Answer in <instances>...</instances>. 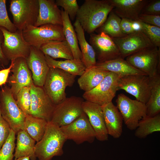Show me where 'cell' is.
I'll list each match as a JSON object with an SVG mask.
<instances>
[{"label": "cell", "mask_w": 160, "mask_h": 160, "mask_svg": "<svg viewBox=\"0 0 160 160\" xmlns=\"http://www.w3.org/2000/svg\"><path fill=\"white\" fill-rule=\"evenodd\" d=\"M112 38L119 50L121 57L123 59L143 49L154 46L141 30L135 31L121 38Z\"/></svg>", "instance_id": "15"}, {"label": "cell", "mask_w": 160, "mask_h": 160, "mask_svg": "<svg viewBox=\"0 0 160 160\" xmlns=\"http://www.w3.org/2000/svg\"><path fill=\"white\" fill-rule=\"evenodd\" d=\"M0 107L2 118L17 135L24 130L26 116L17 105L10 87L7 85L0 90Z\"/></svg>", "instance_id": "4"}, {"label": "cell", "mask_w": 160, "mask_h": 160, "mask_svg": "<svg viewBox=\"0 0 160 160\" xmlns=\"http://www.w3.org/2000/svg\"><path fill=\"white\" fill-rule=\"evenodd\" d=\"M11 128L1 117L0 119V150L7 139Z\"/></svg>", "instance_id": "40"}, {"label": "cell", "mask_w": 160, "mask_h": 160, "mask_svg": "<svg viewBox=\"0 0 160 160\" xmlns=\"http://www.w3.org/2000/svg\"><path fill=\"white\" fill-rule=\"evenodd\" d=\"M108 15L105 22L95 31L98 33H104L113 38H120L126 36L121 30V18L112 11Z\"/></svg>", "instance_id": "32"}, {"label": "cell", "mask_w": 160, "mask_h": 160, "mask_svg": "<svg viewBox=\"0 0 160 160\" xmlns=\"http://www.w3.org/2000/svg\"><path fill=\"white\" fill-rule=\"evenodd\" d=\"M114 6L112 11L121 19L139 21L144 7L150 0H110Z\"/></svg>", "instance_id": "20"}, {"label": "cell", "mask_w": 160, "mask_h": 160, "mask_svg": "<svg viewBox=\"0 0 160 160\" xmlns=\"http://www.w3.org/2000/svg\"><path fill=\"white\" fill-rule=\"evenodd\" d=\"M39 9L38 0H11L9 10L13 23L17 30L23 31L27 26L34 25Z\"/></svg>", "instance_id": "6"}, {"label": "cell", "mask_w": 160, "mask_h": 160, "mask_svg": "<svg viewBox=\"0 0 160 160\" xmlns=\"http://www.w3.org/2000/svg\"><path fill=\"white\" fill-rule=\"evenodd\" d=\"M89 41L96 55H97L98 61L97 63L121 57L119 50L112 38L104 33L90 34Z\"/></svg>", "instance_id": "14"}, {"label": "cell", "mask_w": 160, "mask_h": 160, "mask_svg": "<svg viewBox=\"0 0 160 160\" xmlns=\"http://www.w3.org/2000/svg\"><path fill=\"white\" fill-rule=\"evenodd\" d=\"M6 2V0H0V26L4 28L11 32H15L17 29L9 17Z\"/></svg>", "instance_id": "37"}, {"label": "cell", "mask_w": 160, "mask_h": 160, "mask_svg": "<svg viewBox=\"0 0 160 160\" xmlns=\"http://www.w3.org/2000/svg\"><path fill=\"white\" fill-rule=\"evenodd\" d=\"M60 128L67 140H72L78 145L85 142L92 143L96 138L95 131L84 112L70 124Z\"/></svg>", "instance_id": "13"}, {"label": "cell", "mask_w": 160, "mask_h": 160, "mask_svg": "<svg viewBox=\"0 0 160 160\" xmlns=\"http://www.w3.org/2000/svg\"><path fill=\"white\" fill-rule=\"evenodd\" d=\"M14 160H30V159L28 157H24L19 158Z\"/></svg>", "instance_id": "45"}, {"label": "cell", "mask_w": 160, "mask_h": 160, "mask_svg": "<svg viewBox=\"0 0 160 160\" xmlns=\"http://www.w3.org/2000/svg\"><path fill=\"white\" fill-rule=\"evenodd\" d=\"M76 76L58 68H50L43 87L54 105L66 98V88L73 85Z\"/></svg>", "instance_id": "3"}, {"label": "cell", "mask_w": 160, "mask_h": 160, "mask_svg": "<svg viewBox=\"0 0 160 160\" xmlns=\"http://www.w3.org/2000/svg\"><path fill=\"white\" fill-rule=\"evenodd\" d=\"M101 107L108 135L119 138L122 133L123 121L120 112L112 101Z\"/></svg>", "instance_id": "21"}, {"label": "cell", "mask_w": 160, "mask_h": 160, "mask_svg": "<svg viewBox=\"0 0 160 160\" xmlns=\"http://www.w3.org/2000/svg\"><path fill=\"white\" fill-rule=\"evenodd\" d=\"M135 130V135L140 139H144L154 132H159L160 113L154 117L144 116L139 121Z\"/></svg>", "instance_id": "31"}, {"label": "cell", "mask_w": 160, "mask_h": 160, "mask_svg": "<svg viewBox=\"0 0 160 160\" xmlns=\"http://www.w3.org/2000/svg\"><path fill=\"white\" fill-rule=\"evenodd\" d=\"M4 37L1 30L0 29V63L3 66L7 65L9 63L4 55L1 49V45L4 41Z\"/></svg>", "instance_id": "44"}, {"label": "cell", "mask_w": 160, "mask_h": 160, "mask_svg": "<svg viewBox=\"0 0 160 160\" xmlns=\"http://www.w3.org/2000/svg\"><path fill=\"white\" fill-rule=\"evenodd\" d=\"M126 60L150 78L160 75V48L154 46L144 49L128 56Z\"/></svg>", "instance_id": "5"}, {"label": "cell", "mask_w": 160, "mask_h": 160, "mask_svg": "<svg viewBox=\"0 0 160 160\" xmlns=\"http://www.w3.org/2000/svg\"><path fill=\"white\" fill-rule=\"evenodd\" d=\"M141 30L155 47H160V27L137 21Z\"/></svg>", "instance_id": "35"}, {"label": "cell", "mask_w": 160, "mask_h": 160, "mask_svg": "<svg viewBox=\"0 0 160 160\" xmlns=\"http://www.w3.org/2000/svg\"><path fill=\"white\" fill-rule=\"evenodd\" d=\"M26 60L31 73L33 84L36 86L43 87L50 69L44 55L39 49L31 46L30 55Z\"/></svg>", "instance_id": "18"}, {"label": "cell", "mask_w": 160, "mask_h": 160, "mask_svg": "<svg viewBox=\"0 0 160 160\" xmlns=\"http://www.w3.org/2000/svg\"><path fill=\"white\" fill-rule=\"evenodd\" d=\"M2 117L1 112V110H0V119Z\"/></svg>", "instance_id": "46"}, {"label": "cell", "mask_w": 160, "mask_h": 160, "mask_svg": "<svg viewBox=\"0 0 160 160\" xmlns=\"http://www.w3.org/2000/svg\"><path fill=\"white\" fill-rule=\"evenodd\" d=\"M78 44L81 48L82 58V61L86 68L95 66L96 63V54L92 47L86 41L84 31L79 21L76 20L73 24Z\"/></svg>", "instance_id": "24"}, {"label": "cell", "mask_w": 160, "mask_h": 160, "mask_svg": "<svg viewBox=\"0 0 160 160\" xmlns=\"http://www.w3.org/2000/svg\"><path fill=\"white\" fill-rule=\"evenodd\" d=\"M44 55L49 68H58L76 76H81L86 68L81 60L73 59L57 60L49 56Z\"/></svg>", "instance_id": "29"}, {"label": "cell", "mask_w": 160, "mask_h": 160, "mask_svg": "<svg viewBox=\"0 0 160 160\" xmlns=\"http://www.w3.org/2000/svg\"><path fill=\"white\" fill-rule=\"evenodd\" d=\"M116 102L127 128L131 131L135 130L139 121L146 115L145 104L137 100H132L123 93L118 95Z\"/></svg>", "instance_id": "9"}, {"label": "cell", "mask_w": 160, "mask_h": 160, "mask_svg": "<svg viewBox=\"0 0 160 160\" xmlns=\"http://www.w3.org/2000/svg\"><path fill=\"white\" fill-rule=\"evenodd\" d=\"M120 76L110 72L101 82L91 90L84 92L85 100L101 106L112 102L118 90V81Z\"/></svg>", "instance_id": "11"}, {"label": "cell", "mask_w": 160, "mask_h": 160, "mask_svg": "<svg viewBox=\"0 0 160 160\" xmlns=\"http://www.w3.org/2000/svg\"><path fill=\"white\" fill-rule=\"evenodd\" d=\"M141 13L160 15V0H150L143 8Z\"/></svg>", "instance_id": "39"}, {"label": "cell", "mask_w": 160, "mask_h": 160, "mask_svg": "<svg viewBox=\"0 0 160 160\" xmlns=\"http://www.w3.org/2000/svg\"><path fill=\"white\" fill-rule=\"evenodd\" d=\"M82 108L95 131V138L101 141L108 140V135L101 106L85 100L83 102Z\"/></svg>", "instance_id": "19"}, {"label": "cell", "mask_w": 160, "mask_h": 160, "mask_svg": "<svg viewBox=\"0 0 160 160\" xmlns=\"http://www.w3.org/2000/svg\"><path fill=\"white\" fill-rule=\"evenodd\" d=\"M31 87L23 88L18 92L16 99L17 104L25 116L30 115L31 97Z\"/></svg>", "instance_id": "34"}, {"label": "cell", "mask_w": 160, "mask_h": 160, "mask_svg": "<svg viewBox=\"0 0 160 160\" xmlns=\"http://www.w3.org/2000/svg\"><path fill=\"white\" fill-rule=\"evenodd\" d=\"M39 9L38 16L34 26L38 27L46 24L63 25L60 10L54 0H38Z\"/></svg>", "instance_id": "22"}, {"label": "cell", "mask_w": 160, "mask_h": 160, "mask_svg": "<svg viewBox=\"0 0 160 160\" xmlns=\"http://www.w3.org/2000/svg\"><path fill=\"white\" fill-rule=\"evenodd\" d=\"M22 33L25 41L30 46L39 49L44 43L52 40H65L63 25L46 24L38 27L30 25Z\"/></svg>", "instance_id": "7"}, {"label": "cell", "mask_w": 160, "mask_h": 160, "mask_svg": "<svg viewBox=\"0 0 160 160\" xmlns=\"http://www.w3.org/2000/svg\"><path fill=\"white\" fill-rule=\"evenodd\" d=\"M67 140L60 127L48 122L44 134L35 146V153L38 160H52L54 156H61Z\"/></svg>", "instance_id": "2"}, {"label": "cell", "mask_w": 160, "mask_h": 160, "mask_svg": "<svg viewBox=\"0 0 160 160\" xmlns=\"http://www.w3.org/2000/svg\"><path fill=\"white\" fill-rule=\"evenodd\" d=\"M11 71L12 74L8 77L7 82L16 100L20 89L26 87H31L33 84L32 74L26 59L23 57L18 58L14 60Z\"/></svg>", "instance_id": "17"}, {"label": "cell", "mask_w": 160, "mask_h": 160, "mask_svg": "<svg viewBox=\"0 0 160 160\" xmlns=\"http://www.w3.org/2000/svg\"><path fill=\"white\" fill-rule=\"evenodd\" d=\"M147 109L146 115L154 117L160 112V75L153 78L150 95L145 104Z\"/></svg>", "instance_id": "33"}, {"label": "cell", "mask_w": 160, "mask_h": 160, "mask_svg": "<svg viewBox=\"0 0 160 160\" xmlns=\"http://www.w3.org/2000/svg\"><path fill=\"white\" fill-rule=\"evenodd\" d=\"M55 2L67 12L70 19L72 20L75 19L79 7L76 0H56Z\"/></svg>", "instance_id": "38"}, {"label": "cell", "mask_w": 160, "mask_h": 160, "mask_svg": "<svg viewBox=\"0 0 160 160\" xmlns=\"http://www.w3.org/2000/svg\"><path fill=\"white\" fill-rule=\"evenodd\" d=\"M134 22L127 19H121L120 26L123 33L127 35L136 31L134 28Z\"/></svg>", "instance_id": "42"}, {"label": "cell", "mask_w": 160, "mask_h": 160, "mask_svg": "<svg viewBox=\"0 0 160 160\" xmlns=\"http://www.w3.org/2000/svg\"><path fill=\"white\" fill-rule=\"evenodd\" d=\"M153 78L145 74H132L120 78L118 90L122 89L135 97L136 100L145 104L149 98Z\"/></svg>", "instance_id": "8"}, {"label": "cell", "mask_w": 160, "mask_h": 160, "mask_svg": "<svg viewBox=\"0 0 160 160\" xmlns=\"http://www.w3.org/2000/svg\"><path fill=\"white\" fill-rule=\"evenodd\" d=\"M63 30L65 40L72 51L74 59L82 60V54L78 45L76 33L67 12L62 9Z\"/></svg>", "instance_id": "28"}, {"label": "cell", "mask_w": 160, "mask_h": 160, "mask_svg": "<svg viewBox=\"0 0 160 160\" xmlns=\"http://www.w3.org/2000/svg\"><path fill=\"white\" fill-rule=\"evenodd\" d=\"M31 103L30 115L51 121L55 105L45 92L43 87L36 86L33 84L31 86Z\"/></svg>", "instance_id": "16"}, {"label": "cell", "mask_w": 160, "mask_h": 160, "mask_svg": "<svg viewBox=\"0 0 160 160\" xmlns=\"http://www.w3.org/2000/svg\"><path fill=\"white\" fill-rule=\"evenodd\" d=\"M139 19L144 23L160 27V15L141 13Z\"/></svg>", "instance_id": "41"}, {"label": "cell", "mask_w": 160, "mask_h": 160, "mask_svg": "<svg viewBox=\"0 0 160 160\" xmlns=\"http://www.w3.org/2000/svg\"><path fill=\"white\" fill-rule=\"evenodd\" d=\"M84 101L82 98L75 96L66 97L55 105L50 121L60 127L70 124L84 113Z\"/></svg>", "instance_id": "10"}, {"label": "cell", "mask_w": 160, "mask_h": 160, "mask_svg": "<svg viewBox=\"0 0 160 160\" xmlns=\"http://www.w3.org/2000/svg\"></svg>", "instance_id": "47"}, {"label": "cell", "mask_w": 160, "mask_h": 160, "mask_svg": "<svg viewBox=\"0 0 160 160\" xmlns=\"http://www.w3.org/2000/svg\"><path fill=\"white\" fill-rule=\"evenodd\" d=\"M95 65L98 68L114 73L121 77L132 74H145L132 66L121 57L100 63Z\"/></svg>", "instance_id": "27"}, {"label": "cell", "mask_w": 160, "mask_h": 160, "mask_svg": "<svg viewBox=\"0 0 160 160\" xmlns=\"http://www.w3.org/2000/svg\"><path fill=\"white\" fill-rule=\"evenodd\" d=\"M14 60L11 61V64L8 68L0 71V86L5 84L7 81L9 74L14 65Z\"/></svg>", "instance_id": "43"}, {"label": "cell", "mask_w": 160, "mask_h": 160, "mask_svg": "<svg viewBox=\"0 0 160 160\" xmlns=\"http://www.w3.org/2000/svg\"><path fill=\"white\" fill-rule=\"evenodd\" d=\"M113 8L110 0H85L79 7L76 20L90 34L103 24Z\"/></svg>", "instance_id": "1"}, {"label": "cell", "mask_w": 160, "mask_h": 160, "mask_svg": "<svg viewBox=\"0 0 160 160\" xmlns=\"http://www.w3.org/2000/svg\"><path fill=\"white\" fill-rule=\"evenodd\" d=\"M109 72L95 65L86 68L78 79L77 83L81 89L88 92L97 86Z\"/></svg>", "instance_id": "23"}, {"label": "cell", "mask_w": 160, "mask_h": 160, "mask_svg": "<svg viewBox=\"0 0 160 160\" xmlns=\"http://www.w3.org/2000/svg\"><path fill=\"white\" fill-rule=\"evenodd\" d=\"M4 37L1 45L3 53L9 61L23 57L26 59L30 52L31 46L25 41L22 31L17 30L11 32L4 27L0 26Z\"/></svg>", "instance_id": "12"}, {"label": "cell", "mask_w": 160, "mask_h": 160, "mask_svg": "<svg viewBox=\"0 0 160 160\" xmlns=\"http://www.w3.org/2000/svg\"><path fill=\"white\" fill-rule=\"evenodd\" d=\"M17 143L14 153L15 159L28 157L30 160H36L35 153L36 141L24 130L17 133Z\"/></svg>", "instance_id": "26"}, {"label": "cell", "mask_w": 160, "mask_h": 160, "mask_svg": "<svg viewBox=\"0 0 160 160\" xmlns=\"http://www.w3.org/2000/svg\"><path fill=\"white\" fill-rule=\"evenodd\" d=\"M15 135L11 129L7 139L0 150V160H13L15 147Z\"/></svg>", "instance_id": "36"}, {"label": "cell", "mask_w": 160, "mask_h": 160, "mask_svg": "<svg viewBox=\"0 0 160 160\" xmlns=\"http://www.w3.org/2000/svg\"><path fill=\"white\" fill-rule=\"evenodd\" d=\"M48 122L43 119L26 116L24 124V130L36 142L40 141L45 132Z\"/></svg>", "instance_id": "30"}, {"label": "cell", "mask_w": 160, "mask_h": 160, "mask_svg": "<svg viewBox=\"0 0 160 160\" xmlns=\"http://www.w3.org/2000/svg\"><path fill=\"white\" fill-rule=\"evenodd\" d=\"M39 49L45 55L53 59H74L71 50L66 40H52L42 44Z\"/></svg>", "instance_id": "25"}]
</instances>
